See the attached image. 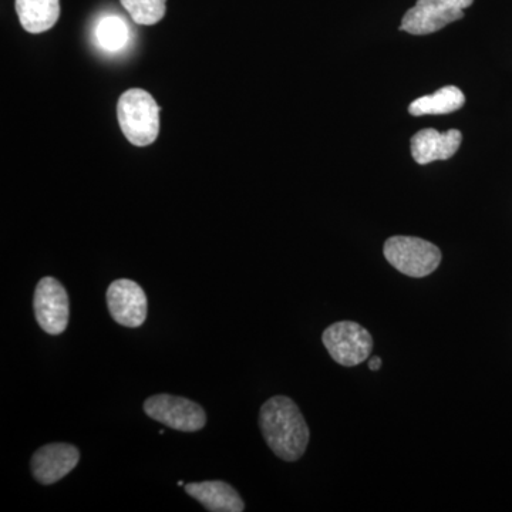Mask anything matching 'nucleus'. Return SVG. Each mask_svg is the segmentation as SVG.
Segmentation results:
<instances>
[{"label": "nucleus", "instance_id": "obj_1", "mask_svg": "<svg viewBox=\"0 0 512 512\" xmlns=\"http://www.w3.org/2000/svg\"><path fill=\"white\" fill-rule=\"evenodd\" d=\"M259 427L275 456L291 463L302 458L311 439L298 404L286 396H275L262 404Z\"/></svg>", "mask_w": 512, "mask_h": 512}, {"label": "nucleus", "instance_id": "obj_2", "mask_svg": "<svg viewBox=\"0 0 512 512\" xmlns=\"http://www.w3.org/2000/svg\"><path fill=\"white\" fill-rule=\"evenodd\" d=\"M117 119L121 131L133 146H150L160 133V106L146 90L131 89L121 94Z\"/></svg>", "mask_w": 512, "mask_h": 512}, {"label": "nucleus", "instance_id": "obj_3", "mask_svg": "<svg viewBox=\"0 0 512 512\" xmlns=\"http://www.w3.org/2000/svg\"><path fill=\"white\" fill-rule=\"evenodd\" d=\"M387 262L410 278H424L439 268L441 251L436 245L417 237H392L384 242Z\"/></svg>", "mask_w": 512, "mask_h": 512}, {"label": "nucleus", "instance_id": "obj_4", "mask_svg": "<svg viewBox=\"0 0 512 512\" xmlns=\"http://www.w3.org/2000/svg\"><path fill=\"white\" fill-rule=\"evenodd\" d=\"M322 342L338 365L355 367L372 355L373 338L369 330L350 320L333 323L323 332Z\"/></svg>", "mask_w": 512, "mask_h": 512}, {"label": "nucleus", "instance_id": "obj_5", "mask_svg": "<svg viewBox=\"0 0 512 512\" xmlns=\"http://www.w3.org/2000/svg\"><path fill=\"white\" fill-rule=\"evenodd\" d=\"M473 3L474 0H417L403 16L400 30L416 36L431 35L463 19L464 9Z\"/></svg>", "mask_w": 512, "mask_h": 512}, {"label": "nucleus", "instance_id": "obj_6", "mask_svg": "<svg viewBox=\"0 0 512 512\" xmlns=\"http://www.w3.org/2000/svg\"><path fill=\"white\" fill-rule=\"evenodd\" d=\"M144 412L165 427L187 433L204 429L207 423V414L200 404L171 394L150 397L144 402Z\"/></svg>", "mask_w": 512, "mask_h": 512}, {"label": "nucleus", "instance_id": "obj_7", "mask_svg": "<svg viewBox=\"0 0 512 512\" xmlns=\"http://www.w3.org/2000/svg\"><path fill=\"white\" fill-rule=\"evenodd\" d=\"M33 309L40 328L49 335H62L69 325V295L64 286L52 276L40 279L37 284Z\"/></svg>", "mask_w": 512, "mask_h": 512}, {"label": "nucleus", "instance_id": "obj_8", "mask_svg": "<svg viewBox=\"0 0 512 512\" xmlns=\"http://www.w3.org/2000/svg\"><path fill=\"white\" fill-rule=\"evenodd\" d=\"M111 318L126 328H138L147 319V296L131 279H117L106 293Z\"/></svg>", "mask_w": 512, "mask_h": 512}, {"label": "nucleus", "instance_id": "obj_9", "mask_svg": "<svg viewBox=\"0 0 512 512\" xmlns=\"http://www.w3.org/2000/svg\"><path fill=\"white\" fill-rule=\"evenodd\" d=\"M80 453L72 444L53 443L40 447L32 457L33 476L40 484L50 485L72 473Z\"/></svg>", "mask_w": 512, "mask_h": 512}, {"label": "nucleus", "instance_id": "obj_10", "mask_svg": "<svg viewBox=\"0 0 512 512\" xmlns=\"http://www.w3.org/2000/svg\"><path fill=\"white\" fill-rule=\"evenodd\" d=\"M461 141V131L448 130L446 133H439L434 128H424L412 138V156L420 165L448 160L457 153Z\"/></svg>", "mask_w": 512, "mask_h": 512}, {"label": "nucleus", "instance_id": "obj_11", "mask_svg": "<svg viewBox=\"0 0 512 512\" xmlns=\"http://www.w3.org/2000/svg\"><path fill=\"white\" fill-rule=\"evenodd\" d=\"M188 495L211 512H242L245 510L241 495L225 481H202L185 485Z\"/></svg>", "mask_w": 512, "mask_h": 512}, {"label": "nucleus", "instance_id": "obj_12", "mask_svg": "<svg viewBox=\"0 0 512 512\" xmlns=\"http://www.w3.org/2000/svg\"><path fill=\"white\" fill-rule=\"evenodd\" d=\"M20 25L32 35L47 32L60 16V0H16Z\"/></svg>", "mask_w": 512, "mask_h": 512}, {"label": "nucleus", "instance_id": "obj_13", "mask_svg": "<svg viewBox=\"0 0 512 512\" xmlns=\"http://www.w3.org/2000/svg\"><path fill=\"white\" fill-rule=\"evenodd\" d=\"M466 103V96L456 86H446L430 96L420 97L409 106L414 117L443 116L460 110Z\"/></svg>", "mask_w": 512, "mask_h": 512}, {"label": "nucleus", "instance_id": "obj_14", "mask_svg": "<svg viewBox=\"0 0 512 512\" xmlns=\"http://www.w3.org/2000/svg\"><path fill=\"white\" fill-rule=\"evenodd\" d=\"M130 40V30L119 16H106L97 23L96 42L106 52H120Z\"/></svg>", "mask_w": 512, "mask_h": 512}, {"label": "nucleus", "instance_id": "obj_15", "mask_svg": "<svg viewBox=\"0 0 512 512\" xmlns=\"http://www.w3.org/2000/svg\"><path fill=\"white\" fill-rule=\"evenodd\" d=\"M123 8L141 26H153L160 22L167 10V0H120Z\"/></svg>", "mask_w": 512, "mask_h": 512}, {"label": "nucleus", "instance_id": "obj_16", "mask_svg": "<svg viewBox=\"0 0 512 512\" xmlns=\"http://www.w3.org/2000/svg\"><path fill=\"white\" fill-rule=\"evenodd\" d=\"M369 367L373 372H377L382 367V359L379 356H373L372 359H369Z\"/></svg>", "mask_w": 512, "mask_h": 512}]
</instances>
